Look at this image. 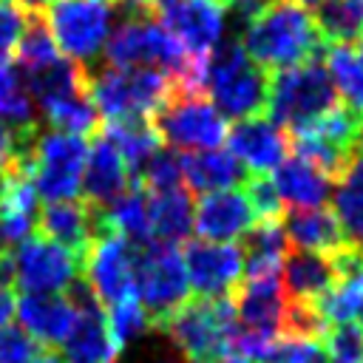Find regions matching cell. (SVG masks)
Segmentation results:
<instances>
[{
  "instance_id": "6da1fadb",
  "label": "cell",
  "mask_w": 363,
  "mask_h": 363,
  "mask_svg": "<svg viewBox=\"0 0 363 363\" xmlns=\"http://www.w3.org/2000/svg\"><path fill=\"white\" fill-rule=\"evenodd\" d=\"M244 51L264 71H284L312 62L323 48L315 14L295 0H267L258 17L241 31Z\"/></svg>"
},
{
  "instance_id": "7a4b0ae2",
  "label": "cell",
  "mask_w": 363,
  "mask_h": 363,
  "mask_svg": "<svg viewBox=\"0 0 363 363\" xmlns=\"http://www.w3.org/2000/svg\"><path fill=\"white\" fill-rule=\"evenodd\" d=\"M201 94L224 119H247L267 111L269 71H264L238 40H221L204 60Z\"/></svg>"
},
{
  "instance_id": "3957f363",
  "label": "cell",
  "mask_w": 363,
  "mask_h": 363,
  "mask_svg": "<svg viewBox=\"0 0 363 363\" xmlns=\"http://www.w3.org/2000/svg\"><path fill=\"white\" fill-rule=\"evenodd\" d=\"M85 88L99 116L111 119H153L167 99L179 91V82L159 68H119V65H88Z\"/></svg>"
},
{
  "instance_id": "277c9868",
  "label": "cell",
  "mask_w": 363,
  "mask_h": 363,
  "mask_svg": "<svg viewBox=\"0 0 363 363\" xmlns=\"http://www.w3.org/2000/svg\"><path fill=\"white\" fill-rule=\"evenodd\" d=\"M159 329L170 337L184 363H218L233 352L238 320L227 298H199L184 301Z\"/></svg>"
},
{
  "instance_id": "5b68a950",
  "label": "cell",
  "mask_w": 363,
  "mask_h": 363,
  "mask_svg": "<svg viewBox=\"0 0 363 363\" xmlns=\"http://www.w3.org/2000/svg\"><path fill=\"white\" fill-rule=\"evenodd\" d=\"M335 105V85L326 74V65L318 60L275 71V77H269L267 113L278 128H286L289 133L306 128Z\"/></svg>"
},
{
  "instance_id": "8992f818",
  "label": "cell",
  "mask_w": 363,
  "mask_h": 363,
  "mask_svg": "<svg viewBox=\"0 0 363 363\" xmlns=\"http://www.w3.org/2000/svg\"><path fill=\"white\" fill-rule=\"evenodd\" d=\"M43 17L62 57L82 68L96 65L113 31L111 0H48Z\"/></svg>"
},
{
  "instance_id": "52a82bcc",
  "label": "cell",
  "mask_w": 363,
  "mask_h": 363,
  "mask_svg": "<svg viewBox=\"0 0 363 363\" xmlns=\"http://www.w3.org/2000/svg\"><path fill=\"white\" fill-rule=\"evenodd\" d=\"M187 292L190 284L176 244L147 241L136 247L133 298L145 306L153 326H162L187 301Z\"/></svg>"
},
{
  "instance_id": "ba28073f",
  "label": "cell",
  "mask_w": 363,
  "mask_h": 363,
  "mask_svg": "<svg viewBox=\"0 0 363 363\" xmlns=\"http://www.w3.org/2000/svg\"><path fill=\"white\" fill-rule=\"evenodd\" d=\"M88 145L82 136L62 130H40L26 162L28 182L43 201H68L82 193V167Z\"/></svg>"
},
{
  "instance_id": "9c48e42d",
  "label": "cell",
  "mask_w": 363,
  "mask_h": 363,
  "mask_svg": "<svg viewBox=\"0 0 363 363\" xmlns=\"http://www.w3.org/2000/svg\"><path fill=\"white\" fill-rule=\"evenodd\" d=\"M153 125L176 150H210L227 139V119L216 111V105L204 94L176 91L167 105L153 116Z\"/></svg>"
},
{
  "instance_id": "30bf717a",
  "label": "cell",
  "mask_w": 363,
  "mask_h": 363,
  "mask_svg": "<svg viewBox=\"0 0 363 363\" xmlns=\"http://www.w3.org/2000/svg\"><path fill=\"white\" fill-rule=\"evenodd\" d=\"M9 255L14 284L31 295H62L82 272V258L45 235H28Z\"/></svg>"
},
{
  "instance_id": "8fae6325",
  "label": "cell",
  "mask_w": 363,
  "mask_h": 363,
  "mask_svg": "<svg viewBox=\"0 0 363 363\" xmlns=\"http://www.w3.org/2000/svg\"><path fill=\"white\" fill-rule=\"evenodd\" d=\"M156 20L196 60H204L227 31L221 0H156Z\"/></svg>"
},
{
  "instance_id": "7c38bea8",
  "label": "cell",
  "mask_w": 363,
  "mask_h": 363,
  "mask_svg": "<svg viewBox=\"0 0 363 363\" xmlns=\"http://www.w3.org/2000/svg\"><path fill=\"white\" fill-rule=\"evenodd\" d=\"M133 267L136 244L116 233H99L82 258V275L88 289L102 306L133 298Z\"/></svg>"
},
{
  "instance_id": "4fadbf2b",
  "label": "cell",
  "mask_w": 363,
  "mask_h": 363,
  "mask_svg": "<svg viewBox=\"0 0 363 363\" xmlns=\"http://www.w3.org/2000/svg\"><path fill=\"white\" fill-rule=\"evenodd\" d=\"M71 303L77 306V323L71 335L65 337L62 349V363H116L122 346L108 329L105 309L88 289V284H74L71 289Z\"/></svg>"
},
{
  "instance_id": "5bb4252c",
  "label": "cell",
  "mask_w": 363,
  "mask_h": 363,
  "mask_svg": "<svg viewBox=\"0 0 363 363\" xmlns=\"http://www.w3.org/2000/svg\"><path fill=\"white\" fill-rule=\"evenodd\" d=\"M184 272L190 289L199 298H227L244 278V250L218 241H190L184 255Z\"/></svg>"
},
{
  "instance_id": "9a60e30c",
  "label": "cell",
  "mask_w": 363,
  "mask_h": 363,
  "mask_svg": "<svg viewBox=\"0 0 363 363\" xmlns=\"http://www.w3.org/2000/svg\"><path fill=\"white\" fill-rule=\"evenodd\" d=\"M233 309L241 332L281 337L286 312V292L281 275H244L235 289Z\"/></svg>"
},
{
  "instance_id": "2e32d148",
  "label": "cell",
  "mask_w": 363,
  "mask_h": 363,
  "mask_svg": "<svg viewBox=\"0 0 363 363\" xmlns=\"http://www.w3.org/2000/svg\"><path fill=\"white\" fill-rule=\"evenodd\" d=\"M227 145L230 153L238 159V164L252 176H267L269 170H275L289 150L286 133L264 113L238 119L227 130Z\"/></svg>"
},
{
  "instance_id": "e0dca14e",
  "label": "cell",
  "mask_w": 363,
  "mask_h": 363,
  "mask_svg": "<svg viewBox=\"0 0 363 363\" xmlns=\"http://www.w3.org/2000/svg\"><path fill=\"white\" fill-rule=\"evenodd\" d=\"M258 221L244 187H230V190H216L204 193L196 207H193V230L201 235V241H218L230 244Z\"/></svg>"
},
{
  "instance_id": "ac0fdd59",
  "label": "cell",
  "mask_w": 363,
  "mask_h": 363,
  "mask_svg": "<svg viewBox=\"0 0 363 363\" xmlns=\"http://www.w3.org/2000/svg\"><path fill=\"white\" fill-rule=\"evenodd\" d=\"M14 315L20 320V329L43 349H60L77 323V306L65 295L23 292V298H17Z\"/></svg>"
},
{
  "instance_id": "d6986e66",
  "label": "cell",
  "mask_w": 363,
  "mask_h": 363,
  "mask_svg": "<svg viewBox=\"0 0 363 363\" xmlns=\"http://www.w3.org/2000/svg\"><path fill=\"white\" fill-rule=\"evenodd\" d=\"M37 230L40 235L62 244L65 250H71L74 255L85 258V252L91 250V244L99 235V221H96V207L88 201H48L45 210H40L37 218Z\"/></svg>"
},
{
  "instance_id": "ffe728a7",
  "label": "cell",
  "mask_w": 363,
  "mask_h": 363,
  "mask_svg": "<svg viewBox=\"0 0 363 363\" xmlns=\"http://www.w3.org/2000/svg\"><path fill=\"white\" fill-rule=\"evenodd\" d=\"M40 218L37 193L28 182L26 164L11 167L0 184V252H11L26 241Z\"/></svg>"
},
{
  "instance_id": "44dd1931",
  "label": "cell",
  "mask_w": 363,
  "mask_h": 363,
  "mask_svg": "<svg viewBox=\"0 0 363 363\" xmlns=\"http://www.w3.org/2000/svg\"><path fill=\"white\" fill-rule=\"evenodd\" d=\"M130 184H133V173L128 170V164L122 162L116 147L99 133L91 142L88 156H85V167H82L85 201L94 204V207H105L119 193H125Z\"/></svg>"
},
{
  "instance_id": "7402d4cb",
  "label": "cell",
  "mask_w": 363,
  "mask_h": 363,
  "mask_svg": "<svg viewBox=\"0 0 363 363\" xmlns=\"http://www.w3.org/2000/svg\"><path fill=\"white\" fill-rule=\"evenodd\" d=\"M281 272H284L281 284H284L286 298L298 301V303H315L340 281L335 255H329V252L295 250L284 258Z\"/></svg>"
},
{
  "instance_id": "603a6c76",
  "label": "cell",
  "mask_w": 363,
  "mask_h": 363,
  "mask_svg": "<svg viewBox=\"0 0 363 363\" xmlns=\"http://www.w3.org/2000/svg\"><path fill=\"white\" fill-rule=\"evenodd\" d=\"M275 193L281 199V204H289L292 210H309V207H323L326 199L332 196L335 179L326 176L320 167H315L312 162L292 156L284 159L275 167Z\"/></svg>"
},
{
  "instance_id": "cb8c5ba5",
  "label": "cell",
  "mask_w": 363,
  "mask_h": 363,
  "mask_svg": "<svg viewBox=\"0 0 363 363\" xmlns=\"http://www.w3.org/2000/svg\"><path fill=\"white\" fill-rule=\"evenodd\" d=\"M329 199L346 244L363 250V145L354 147L352 159L335 179Z\"/></svg>"
},
{
  "instance_id": "d4e9b609",
  "label": "cell",
  "mask_w": 363,
  "mask_h": 363,
  "mask_svg": "<svg viewBox=\"0 0 363 363\" xmlns=\"http://www.w3.org/2000/svg\"><path fill=\"white\" fill-rule=\"evenodd\" d=\"M99 233H116L130 244H147L153 241L150 230V213H147V193L133 182L125 193H119L105 207H96Z\"/></svg>"
},
{
  "instance_id": "484cf974",
  "label": "cell",
  "mask_w": 363,
  "mask_h": 363,
  "mask_svg": "<svg viewBox=\"0 0 363 363\" xmlns=\"http://www.w3.org/2000/svg\"><path fill=\"white\" fill-rule=\"evenodd\" d=\"M284 235L295 250H309V252H337L346 247L343 230L335 218V213L323 207H309V210H292L284 221Z\"/></svg>"
},
{
  "instance_id": "4316f807",
  "label": "cell",
  "mask_w": 363,
  "mask_h": 363,
  "mask_svg": "<svg viewBox=\"0 0 363 363\" xmlns=\"http://www.w3.org/2000/svg\"><path fill=\"white\" fill-rule=\"evenodd\" d=\"M241 179H244V167L230 150L210 147L182 156V182H187V187L201 196L216 190H230Z\"/></svg>"
},
{
  "instance_id": "83f0119b",
  "label": "cell",
  "mask_w": 363,
  "mask_h": 363,
  "mask_svg": "<svg viewBox=\"0 0 363 363\" xmlns=\"http://www.w3.org/2000/svg\"><path fill=\"white\" fill-rule=\"evenodd\" d=\"M102 136L116 147L128 170L136 176L139 167L162 147V136L153 125V119L133 116V119H111L102 128Z\"/></svg>"
},
{
  "instance_id": "f1b7e54d",
  "label": "cell",
  "mask_w": 363,
  "mask_h": 363,
  "mask_svg": "<svg viewBox=\"0 0 363 363\" xmlns=\"http://www.w3.org/2000/svg\"><path fill=\"white\" fill-rule=\"evenodd\" d=\"M289 241L278 218H261L247 230L244 275H281Z\"/></svg>"
},
{
  "instance_id": "f546056e",
  "label": "cell",
  "mask_w": 363,
  "mask_h": 363,
  "mask_svg": "<svg viewBox=\"0 0 363 363\" xmlns=\"http://www.w3.org/2000/svg\"><path fill=\"white\" fill-rule=\"evenodd\" d=\"M147 213L156 241L176 244L193 230V201L184 187L147 193Z\"/></svg>"
},
{
  "instance_id": "4dcf8cb0",
  "label": "cell",
  "mask_w": 363,
  "mask_h": 363,
  "mask_svg": "<svg viewBox=\"0 0 363 363\" xmlns=\"http://www.w3.org/2000/svg\"><path fill=\"white\" fill-rule=\"evenodd\" d=\"M326 74L346 108L363 116V62L352 45H329Z\"/></svg>"
},
{
  "instance_id": "1f68e13d",
  "label": "cell",
  "mask_w": 363,
  "mask_h": 363,
  "mask_svg": "<svg viewBox=\"0 0 363 363\" xmlns=\"http://www.w3.org/2000/svg\"><path fill=\"white\" fill-rule=\"evenodd\" d=\"M318 31L329 45H349L363 34V3L360 0H323L315 11Z\"/></svg>"
},
{
  "instance_id": "d6a6232c",
  "label": "cell",
  "mask_w": 363,
  "mask_h": 363,
  "mask_svg": "<svg viewBox=\"0 0 363 363\" xmlns=\"http://www.w3.org/2000/svg\"><path fill=\"white\" fill-rule=\"evenodd\" d=\"M0 119L17 130L40 128L34 116V102L20 79L17 65H11V60H0Z\"/></svg>"
},
{
  "instance_id": "836d02e7",
  "label": "cell",
  "mask_w": 363,
  "mask_h": 363,
  "mask_svg": "<svg viewBox=\"0 0 363 363\" xmlns=\"http://www.w3.org/2000/svg\"><path fill=\"white\" fill-rule=\"evenodd\" d=\"M43 116L54 130L74 133V136H82V139H85V133H94L96 125H99V113H96L91 96H88V88L45 105Z\"/></svg>"
},
{
  "instance_id": "e575fe53",
  "label": "cell",
  "mask_w": 363,
  "mask_h": 363,
  "mask_svg": "<svg viewBox=\"0 0 363 363\" xmlns=\"http://www.w3.org/2000/svg\"><path fill=\"white\" fill-rule=\"evenodd\" d=\"M315 309L326 320V326L335 323H352L363 312V269L340 275V281L315 301Z\"/></svg>"
},
{
  "instance_id": "d590c367",
  "label": "cell",
  "mask_w": 363,
  "mask_h": 363,
  "mask_svg": "<svg viewBox=\"0 0 363 363\" xmlns=\"http://www.w3.org/2000/svg\"><path fill=\"white\" fill-rule=\"evenodd\" d=\"M105 320H108V329L122 349L130 346L133 340H139L150 326V318L136 298H125V301L105 306Z\"/></svg>"
},
{
  "instance_id": "8d00e7d4",
  "label": "cell",
  "mask_w": 363,
  "mask_h": 363,
  "mask_svg": "<svg viewBox=\"0 0 363 363\" xmlns=\"http://www.w3.org/2000/svg\"><path fill=\"white\" fill-rule=\"evenodd\" d=\"M139 187L145 193L173 190L182 187V156L170 147H159L142 167H139Z\"/></svg>"
},
{
  "instance_id": "74e56055",
  "label": "cell",
  "mask_w": 363,
  "mask_h": 363,
  "mask_svg": "<svg viewBox=\"0 0 363 363\" xmlns=\"http://www.w3.org/2000/svg\"><path fill=\"white\" fill-rule=\"evenodd\" d=\"M323 357L326 363H363V326L360 323H335L323 332Z\"/></svg>"
},
{
  "instance_id": "f35d334b",
  "label": "cell",
  "mask_w": 363,
  "mask_h": 363,
  "mask_svg": "<svg viewBox=\"0 0 363 363\" xmlns=\"http://www.w3.org/2000/svg\"><path fill=\"white\" fill-rule=\"evenodd\" d=\"M28 9L14 0H0V60H11L28 23Z\"/></svg>"
},
{
  "instance_id": "ab89813d",
  "label": "cell",
  "mask_w": 363,
  "mask_h": 363,
  "mask_svg": "<svg viewBox=\"0 0 363 363\" xmlns=\"http://www.w3.org/2000/svg\"><path fill=\"white\" fill-rule=\"evenodd\" d=\"M45 349L20 326L0 329V363H34Z\"/></svg>"
},
{
  "instance_id": "60d3db41",
  "label": "cell",
  "mask_w": 363,
  "mask_h": 363,
  "mask_svg": "<svg viewBox=\"0 0 363 363\" xmlns=\"http://www.w3.org/2000/svg\"><path fill=\"white\" fill-rule=\"evenodd\" d=\"M244 193H247V199H250V204H252L258 221H261V218H278V216H281V199H278V193H275V184H272L267 176H252V179L247 182Z\"/></svg>"
},
{
  "instance_id": "b9f144b4",
  "label": "cell",
  "mask_w": 363,
  "mask_h": 363,
  "mask_svg": "<svg viewBox=\"0 0 363 363\" xmlns=\"http://www.w3.org/2000/svg\"><path fill=\"white\" fill-rule=\"evenodd\" d=\"M14 306H17L14 292H11L9 286H0V329L11 323V318H14Z\"/></svg>"
},
{
  "instance_id": "7bdbcfd3",
  "label": "cell",
  "mask_w": 363,
  "mask_h": 363,
  "mask_svg": "<svg viewBox=\"0 0 363 363\" xmlns=\"http://www.w3.org/2000/svg\"><path fill=\"white\" fill-rule=\"evenodd\" d=\"M142 363H184L182 357H176V354H164V352H153V354H147Z\"/></svg>"
},
{
  "instance_id": "ee69618b",
  "label": "cell",
  "mask_w": 363,
  "mask_h": 363,
  "mask_svg": "<svg viewBox=\"0 0 363 363\" xmlns=\"http://www.w3.org/2000/svg\"><path fill=\"white\" fill-rule=\"evenodd\" d=\"M14 3H20V6H23V9H28V11H43L48 0H14Z\"/></svg>"
},
{
  "instance_id": "f6af8a7d",
  "label": "cell",
  "mask_w": 363,
  "mask_h": 363,
  "mask_svg": "<svg viewBox=\"0 0 363 363\" xmlns=\"http://www.w3.org/2000/svg\"><path fill=\"white\" fill-rule=\"evenodd\" d=\"M218 363H255V360H250V357H241V354H235V352H230V354H224Z\"/></svg>"
},
{
  "instance_id": "bcb514c9",
  "label": "cell",
  "mask_w": 363,
  "mask_h": 363,
  "mask_svg": "<svg viewBox=\"0 0 363 363\" xmlns=\"http://www.w3.org/2000/svg\"><path fill=\"white\" fill-rule=\"evenodd\" d=\"M357 57H360V62H363V34L357 37Z\"/></svg>"
},
{
  "instance_id": "7dc6e473",
  "label": "cell",
  "mask_w": 363,
  "mask_h": 363,
  "mask_svg": "<svg viewBox=\"0 0 363 363\" xmlns=\"http://www.w3.org/2000/svg\"><path fill=\"white\" fill-rule=\"evenodd\" d=\"M360 326H363V312H360Z\"/></svg>"
},
{
  "instance_id": "c3c4849f",
  "label": "cell",
  "mask_w": 363,
  "mask_h": 363,
  "mask_svg": "<svg viewBox=\"0 0 363 363\" xmlns=\"http://www.w3.org/2000/svg\"><path fill=\"white\" fill-rule=\"evenodd\" d=\"M360 3H363V0H360Z\"/></svg>"
},
{
  "instance_id": "681fc988",
  "label": "cell",
  "mask_w": 363,
  "mask_h": 363,
  "mask_svg": "<svg viewBox=\"0 0 363 363\" xmlns=\"http://www.w3.org/2000/svg\"><path fill=\"white\" fill-rule=\"evenodd\" d=\"M221 3H224V0H221Z\"/></svg>"
}]
</instances>
